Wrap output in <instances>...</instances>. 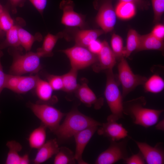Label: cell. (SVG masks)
Listing matches in <instances>:
<instances>
[{
  "mask_svg": "<svg viewBox=\"0 0 164 164\" xmlns=\"http://www.w3.org/2000/svg\"><path fill=\"white\" fill-rule=\"evenodd\" d=\"M6 145L9 149L5 163L6 164H19L21 156L19 152L22 149V146L18 142L9 141L7 142Z\"/></svg>",
  "mask_w": 164,
  "mask_h": 164,
  "instance_id": "cell-24",
  "label": "cell"
},
{
  "mask_svg": "<svg viewBox=\"0 0 164 164\" xmlns=\"http://www.w3.org/2000/svg\"><path fill=\"white\" fill-rule=\"evenodd\" d=\"M75 92L78 98L87 106L93 105L95 109H99L103 104V99L97 98L85 82L79 85Z\"/></svg>",
  "mask_w": 164,
  "mask_h": 164,
  "instance_id": "cell-15",
  "label": "cell"
},
{
  "mask_svg": "<svg viewBox=\"0 0 164 164\" xmlns=\"http://www.w3.org/2000/svg\"><path fill=\"white\" fill-rule=\"evenodd\" d=\"M60 149L56 139H51L45 143L38 151L33 160L35 164L43 163L51 158L58 152Z\"/></svg>",
  "mask_w": 164,
  "mask_h": 164,
  "instance_id": "cell-16",
  "label": "cell"
},
{
  "mask_svg": "<svg viewBox=\"0 0 164 164\" xmlns=\"http://www.w3.org/2000/svg\"><path fill=\"white\" fill-rule=\"evenodd\" d=\"M21 76L12 74H6L4 88L14 92L15 91Z\"/></svg>",
  "mask_w": 164,
  "mask_h": 164,
  "instance_id": "cell-34",
  "label": "cell"
},
{
  "mask_svg": "<svg viewBox=\"0 0 164 164\" xmlns=\"http://www.w3.org/2000/svg\"><path fill=\"white\" fill-rule=\"evenodd\" d=\"M146 103L143 97L123 102V114L130 117L135 125L145 128L151 127L158 122L163 110L147 108Z\"/></svg>",
  "mask_w": 164,
  "mask_h": 164,
  "instance_id": "cell-1",
  "label": "cell"
},
{
  "mask_svg": "<svg viewBox=\"0 0 164 164\" xmlns=\"http://www.w3.org/2000/svg\"><path fill=\"white\" fill-rule=\"evenodd\" d=\"M9 53L13 60L10 67V74L21 76L22 74L38 72L41 68V57L36 52L28 51L24 54L20 47H11Z\"/></svg>",
  "mask_w": 164,
  "mask_h": 164,
  "instance_id": "cell-3",
  "label": "cell"
},
{
  "mask_svg": "<svg viewBox=\"0 0 164 164\" xmlns=\"http://www.w3.org/2000/svg\"><path fill=\"white\" fill-rule=\"evenodd\" d=\"M118 70L119 80L122 87L123 98L137 86L144 85L147 80L145 77L135 74L124 57L119 61Z\"/></svg>",
  "mask_w": 164,
  "mask_h": 164,
  "instance_id": "cell-6",
  "label": "cell"
},
{
  "mask_svg": "<svg viewBox=\"0 0 164 164\" xmlns=\"http://www.w3.org/2000/svg\"><path fill=\"white\" fill-rule=\"evenodd\" d=\"M107 122L103 123L98 128L97 134L106 137L110 141H118L128 136V131L122 124L117 121L107 120Z\"/></svg>",
  "mask_w": 164,
  "mask_h": 164,
  "instance_id": "cell-12",
  "label": "cell"
},
{
  "mask_svg": "<svg viewBox=\"0 0 164 164\" xmlns=\"http://www.w3.org/2000/svg\"><path fill=\"white\" fill-rule=\"evenodd\" d=\"M18 25H14L10 29L5 32V39L0 42V50L8 47H21L18 33Z\"/></svg>",
  "mask_w": 164,
  "mask_h": 164,
  "instance_id": "cell-23",
  "label": "cell"
},
{
  "mask_svg": "<svg viewBox=\"0 0 164 164\" xmlns=\"http://www.w3.org/2000/svg\"><path fill=\"white\" fill-rule=\"evenodd\" d=\"M4 8L2 5L0 4V15L3 12Z\"/></svg>",
  "mask_w": 164,
  "mask_h": 164,
  "instance_id": "cell-46",
  "label": "cell"
},
{
  "mask_svg": "<svg viewBox=\"0 0 164 164\" xmlns=\"http://www.w3.org/2000/svg\"><path fill=\"white\" fill-rule=\"evenodd\" d=\"M164 49L163 40L154 36L151 33L140 35L139 44L136 50L141 51L148 50H156L162 51Z\"/></svg>",
  "mask_w": 164,
  "mask_h": 164,
  "instance_id": "cell-17",
  "label": "cell"
},
{
  "mask_svg": "<svg viewBox=\"0 0 164 164\" xmlns=\"http://www.w3.org/2000/svg\"><path fill=\"white\" fill-rule=\"evenodd\" d=\"M64 36L63 32L55 35L48 33L44 38L42 46L37 49L36 53L41 57L52 56V50L57 41Z\"/></svg>",
  "mask_w": 164,
  "mask_h": 164,
  "instance_id": "cell-19",
  "label": "cell"
},
{
  "mask_svg": "<svg viewBox=\"0 0 164 164\" xmlns=\"http://www.w3.org/2000/svg\"><path fill=\"white\" fill-rule=\"evenodd\" d=\"M102 48L97 55V60L93 64V69L97 72L112 69L116 62V57L105 40L102 42Z\"/></svg>",
  "mask_w": 164,
  "mask_h": 164,
  "instance_id": "cell-13",
  "label": "cell"
},
{
  "mask_svg": "<svg viewBox=\"0 0 164 164\" xmlns=\"http://www.w3.org/2000/svg\"><path fill=\"white\" fill-rule=\"evenodd\" d=\"M29 163V156L27 154H25L22 156H21L19 164H28Z\"/></svg>",
  "mask_w": 164,
  "mask_h": 164,
  "instance_id": "cell-43",
  "label": "cell"
},
{
  "mask_svg": "<svg viewBox=\"0 0 164 164\" xmlns=\"http://www.w3.org/2000/svg\"><path fill=\"white\" fill-rule=\"evenodd\" d=\"M164 121L163 120L159 122L158 124L156 125V129L158 130H163L164 129Z\"/></svg>",
  "mask_w": 164,
  "mask_h": 164,
  "instance_id": "cell-44",
  "label": "cell"
},
{
  "mask_svg": "<svg viewBox=\"0 0 164 164\" xmlns=\"http://www.w3.org/2000/svg\"><path fill=\"white\" fill-rule=\"evenodd\" d=\"M74 6L71 0H63L61 2L60 7L63 11L61 23L68 26L83 28L85 25V16L75 12Z\"/></svg>",
  "mask_w": 164,
  "mask_h": 164,
  "instance_id": "cell-10",
  "label": "cell"
},
{
  "mask_svg": "<svg viewBox=\"0 0 164 164\" xmlns=\"http://www.w3.org/2000/svg\"><path fill=\"white\" fill-rule=\"evenodd\" d=\"M14 21L11 17L8 11L4 8L0 15V28L5 32L14 25Z\"/></svg>",
  "mask_w": 164,
  "mask_h": 164,
  "instance_id": "cell-32",
  "label": "cell"
},
{
  "mask_svg": "<svg viewBox=\"0 0 164 164\" xmlns=\"http://www.w3.org/2000/svg\"><path fill=\"white\" fill-rule=\"evenodd\" d=\"M140 35L135 30L131 29L128 33L126 48L124 50V57L129 56L138 46Z\"/></svg>",
  "mask_w": 164,
  "mask_h": 164,
  "instance_id": "cell-28",
  "label": "cell"
},
{
  "mask_svg": "<svg viewBox=\"0 0 164 164\" xmlns=\"http://www.w3.org/2000/svg\"><path fill=\"white\" fill-rule=\"evenodd\" d=\"M124 160V162L126 164H145L146 162L141 152L136 154H132Z\"/></svg>",
  "mask_w": 164,
  "mask_h": 164,
  "instance_id": "cell-36",
  "label": "cell"
},
{
  "mask_svg": "<svg viewBox=\"0 0 164 164\" xmlns=\"http://www.w3.org/2000/svg\"><path fill=\"white\" fill-rule=\"evenodd\" d=\"M5 35V32L0 28V38H3Z\"/></svg>",
  "mask_w": 164,
  "mask_h": 164,
  "instance_id": "cell-45",
  "label": "cell"
},
{
  "mask_svg": "<svg viewBox=\"0 0 164 164\" xmlns=\"http://www.w3.org/2000/svg\"><path fill=\"white\" fill-rule=\"evenodd\" d=\"M151 33L156 38L163 41L164 38V25L161 24L156 25Z\"/></svg>",
  "mask_w": 164,
  "mask_h": 164,
  "instance_id": "cell-37",
  "label": "cell"
},
{
  "mask_svg": "<svg viewBox=\"0 0 164 164\" xmlns=\"http://www.w3.org/2000/svg\"><path fill=\"white\" fill-rule=\"evenodd\" d=\"M39 13L42 14L47 3V0H29Z\"/></svg>",
  "mask_w": 164,
  "mask_h": 164,
  "instance_id": "cell-39",
  "label": "cell"
},
{
  "mask_svg": "<svg viewBox=\"0 0 164 164\" xmlns=\"http://www.w3.org/2000/svg\"><path fill=\"white\" fill-rule=\"evenodd\" d=\"M154 13V22L160 21L164 12V0H151Z\"/></svg>",
  "mask_w": 164,
  "mask_h": 164,
  "instance_id": "cell-33",
  "label": "cell"
},
{
  "mask_svg": "<svg viewBox=\"0 0 164 164\" xmlns=\"http://www.w3.org/2000/svg\"><path fill=\"white\" fill-rule=\"evenodd\" d=\"M35 88L37 97L43 103L47 104L52 99L53 90L48 81L39 77Z\"/></svg>",
  "mask_w": 164,
  "mask_h": 164,
  "instance_id": "cell-22",
  "label": "cell"
},
{
  "mask_svg": "<svg viewBox=\"0 0 164 164\" xmlns=\"http://www.w3.org/2000/svg\"><path fill=\"white\" fill-rule=\"evenodd\" d=\"M102 46V42L97 39L92 41L87 48L92 53L97 55L100 51Z\"/></svg>",
  "mask_w": 164,
  "mask_h": 164,
  "instance_id": "cell-38",
  "label": "cell"
},
{
  "mask_svg": "<svg viewBox=\"0 0 164 164\" xmlns=\"http://www.w3.org/2000/svg\"><path fill=\"white\" fill-rule=\"evenodd\" d=\"M104 33L102 29L82 30L78 31L75 37L76 44L87 47L93 41Z\"/></svg>",
  "mask_w": 164,
  "mask_h": 164,
  "instance_id": "cell-18",
  "label": "cell"
},
{
  "mask_svg": "<svg viewBox=\"0 0 164 164\" xmlns=\"http://www.w3.org/2000/svg\"><path fill=\"white\" fill-rule=\"evenodd\" d=\"M29 107L42 124L54 132L60 125L64 114L49 104L30 103Z\"/></svg>",
  "mask_w": 164,
  "mask_h": 164,
  "instance_id": "cell-5",
  "label": "cell"
},
{
  "mask_svg": "<svg viewBox=\"0 0 164 164\" xmlns=\"http://www.w3.org/2000/svg\"><path fill=\"white\" fill-rule=\"evenodd\" d=\"M115 12L116 15L120 18L129 19L135 14V5L132 2L120 1L116 6Z\"/></svg>",
  "mask_w": 164,
  "mask_h": 164,
  "instance_id": "cell-26",
  "label": "cell"
},
{
  "mask_svg": "<svg viewBox=\"0 0 164 164\" xmlns=\"http://www.w3.org/2000/svg\"><path fill=\"white\" fill-rule=\"evenodd\" d=\"M77 71L71 68L69 72L62 75L64 91L71 93L77 90L79 85L77 82Z\"/></svg>",
  "mask_w": 164,
  "mask_h": 164,
  "instance_id": "cell-25",
  "label": "cell"
},
{
  "mask_svg": "<svg viewBox=\"0 0 164 164\" xmlns=\"http://www.w3.org/2000/svg\"><path fill=\"white\" fill-rule=\"evenodd\" d=\"M18 33L20 45L26 52L30 50L35 41H40L42 39V36L40 34L38 33L36 36H33L19 25H18Z\"/></svg>",
  "mask_w": 164,
  "mask_h": 164,
  "instance_id": "cell-21",
  "label": "cell"
},
{
  "mask_svg": "<svg viewBox=\"0 0 164 164\" xmlns=\"http://www.w3.org/2000/svg\"><path fill=\"white\" fill-rule=\"evenodd\" d=\"M39 77L37 75L21 76L15 92L23 94L35 88Z\"/></svg>",
  "mask_w": 164,
  "mask_h": 164,
  "instance_id": "cell-27",
  "label": "cell"
},
{
  "mask_svg": "<svg viewBox=\"0 0 164 164\" xmlns=\"http://www.w3.org/2000/svg\"><path fill=\"white\" fill-rule=\"evenodd\" d=\"M98 126H93L87 128L76 134L73 137L76 143L74 157L76 161L79 164H87L82 158L84 149L95 132Z\"/></svg>",
  "mask_w": 164,
  "mask_h": 164,
  "instance_id": "cell-14",
  "label": "cell"
},
{
  "mask_svg": "<svg viewBox=\"0 0 164 164\" xmlns=\"http://www.w3.org/2000/svg\"><path fill=\"white\" fill-rule=\"evenodd\" d=\"M69 59L71 68L77 70L94 64L97 60V55L87 48L76 44L61 51Z\"/></svg>",
  "mask_w": 164,
  "mask_h": 164,
  "instance_id": "cell-7",
  "label": "cell"
},
{
  "mask_svg": "<svg viewBox=\"0 0 164 164\" xmlns=\"http://www.w3.org/2000/svg\"><path fill=\"white\" fill-rule=\"evenodd\" d=\"M46 128L42 124L31 132L28 141L31 148L38 149L45 143L46 142Z\"/></svg>",
  "mask_w": 164,
  "mask_h": 164,
  "instance_id": "cell-20",
  "label": "cell"
},
{
  "mask_svg": "<svg viewBox=\"0 0 164 164\" xmlns=\"http://www.w3.org/2000/svg\"><path fill=\"white\" fill-rule=\"evenodd\" d=\"M74 154L69 149L63 147L60 148L54 159V164H74L76 162Z\"/></svg>",
  "mask_w": 164,
  "mask_h": 164,
  "instance_id": "cell-29",
  "label": "cell"
},
{
  "mask_svg": "<svg viewBox=\"0 0 164 164\" xmlns=\"http://www.w3.org/2000/svg\"><path fill=\"white\" fill-rule=\"evenodd\" d=\"M106 83L104 95L111 112L107 120L117 121L124 118L123 97L112 69L106 70Z\"/></svg>",
  "mask_w": 164,
  "mask_h": 164,
  "instance_id": "cell-4",
  "label": "cell"
},
{
  "mask_svg": "<svg viewBox=\"0 0 164 164\" xmlns=\"http://www.w3.org/2000/svg\"><path fill=\"white\" fill-rule=\"evenodd\" d=\"M3 55V52L1 50H0V94L2 90L4 88L6 77V74L4 72L3 67L1 62V59Z\"/></svg>",
  "mask_w": 164,
  "mask_h": 164,
  "instance_id": "cell-40",
  "label": "cell"
},
{
  "mask_svg": "<svg viewBox=\"0 0 164 164\" xmlns=\"http://www.w3.org/2000/svg\"><path fill=\"white\" fill-rule=\"evenodd\" d=\"M47 78V81L53 90H63V84L62 76L49 75Z\"/></svg>",
  "mask_w": 164,
  "mask_h": 164,
  "instance_id": "cell-35",
  "label": "cell"
},
{
  "mask_svg": "<svg viewBox=\"0 0 164 164\" xmlns=\"http://www.w3.org/2000/svg\"><path fill=\"white\" fill-rule=\"evenodd\" d=\"M144 85L146 91L157 93L160 92L163 90L164 81L160 76L154 74L147 79Z\"/></svg>",
  "mask_w": 164,
  "mask_h": 164,
  "instance_id": "cell-30",
  "label": "cell"
},
{
  "mask_svg": "<svg viewBox=\"0 0 164 164\" xmlns=\"http://www.w3.org/2000/svg\"><path fill=\"white\" fill-rule=\"evenodd\" d=\"M101 123L76 109L67 114L63 122L54 133L61 141L67 140L79 132L89 127L100 126Z\"/></svg>",
  "mask_w": 164,
  "mask_h": 164,
  "instance_id": "cell-2",
  "label": "cell"
},
{
  "mask_svg": "<svg viewBox=\"0 0 164 164\" xmlns=\"http://www.w3.org/2000/svg\"><path fill=\"white\" fill-rule=\"evenodd\" d=\"M131 138L128 136L119 142L110 140L109 147L99 155L95 163L113 164L120 160L126 159L129 156L127 145Z\"/></svg>",
  "mask_w": 164,
  "mask_h": 164,
  "instance_id": "cell-8",
  "label": "cell"
},
{
  "mask_svg": "<svg viewBox=\"0 0 164 164\" xmlns=\"http://www.w3.org/2000/svg\"><path fill=\"white\" fill-rule=\"evenodd\" d=\"M95 6L98 8L96 20L104 33L114 29L116 22V15L112 4L111 0H96Z\"/></svg>",
  "mask_w": 164,
  "mask_h": 164,
  "instance_id": "cell-9",
  "label": "cell"
},
{
  "mask_svg": "<svg viewBox=\"0 0 164 164\" xmlns=\"http://www.w3.org/2000/svg\"><path fill=\"white\" fill-rule=\"evenodd\" d=\"M111 50L116 59L120 60L123 57L124 49L122 38L115 33L112 35L111 39Z\"/></svg>",
  "mask_w": 164,
  "mask_h": 164,
  "instance_id": "cell-31",
  "label": "cell"
},
{
  "mask_svg": "<svg viewBox=\"0 0 164 164\" xmlns=\"http://www.w3.org/2000/svg\"><path fill=\"white\" fill-rule=\"evenodd\" d=\"M134 141L142 154L146 164H164V151L162 143H158L152 147L146 142Z\"/></svg>",
  "mask_w": 164,
  "mask_h": 164,
  "instance_id": "cell-11",
  "label": "cell"
},
{
  "mask_svg": "<svg viewBox=\"0 0 164 164\" xmlns=\"http://www.w3.org/2000/svg\"><path fill=\"white\" fill-rule=\"evenodd\" d=\"M13 13L16 12V8L18 6L21 7L23 5L25 0H10Z\"/></svg>",
  "mask_w": 164,
  "mask_h": 164,
  "instance_id": "cell-42",
  "label": "cell"
},
{
  "mask_svg": "<svg viewBox=\"0 0 164 164\" xmlns=\"http://www.w3.org/2000/svg\"><path fill=\"white\" fill-rule=\"evenodd\" d=\"M121 2H132L135 5L142 9H146L148 8L149 3L145 0H119Z\"/></svg>",
  "mask_w": 164,
  "mask_h": 164,
  "instance_id": "cell-41",
  "label": "cell"
}]
</instances>
